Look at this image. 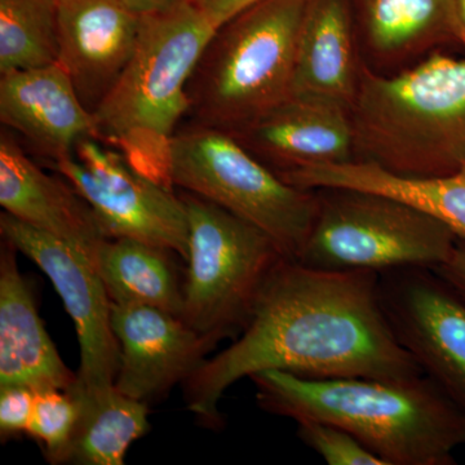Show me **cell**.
I'll list each match as a JSON object with an SVG mask.
<instances>
[{"mask_svg":"<svg viewBox=\"0 0 465 465\" xmlns=\"http://www.w3.org/2000/svg\"><path fill=\"white\" fill-rule=\"evenodd\" d=\"M266 370L311 379L423 375L391 331L378 272L321 271L290 259L269 275L235 341L183 382L186 406L204 424L222 425L225 391Z\"/></svg>","mask_w":465,"mask_h":465,"instance_id":"cell-1","label":"cell"},{"mask_svg":"<svg viewBox=\"0 0 465 465\" xmlns=\"http://www.w3.org/2000/svg\"><path fill=\"white\" fill-rule=\"evenodd\" d=\"M250 379L264 411L341 427L385 465H454L465 445V411L424 374L311 379L266 370Z\"/></svg>","mask_w":465,"mask_h":465,"instance_id":"cell-2","label":"cell"},{"mask_svg":"<svg viewBox=\"0 0 465 465\" xmlns=\"http://www.w3.org/2000/svg\"><path fill=\"white\" fill-rule=\"evenodd\" d=\"M356 161L407 177L465 166V58L434 54L396 76L360 70L351 106Z\"/></svg>","mask_w":465,"mask_h":465,"instance_id":"cell-3","label":"cell"},{"mask_svg":"<svg viewBox=\"0 0 465 465\" xmlns=\"http://www.w3.org/2000/svg\"><path fill=\"white\" fill-rule=\"evenodd\" d=\"M216 30L191 0L143 16L133 57L92 112L96 139L168 186V145L191 110L189 84Z\"/></svg>","mask_w":465,"mask_h":465,"instance_id":"cell-4","label":"cell"},{"mask_svg":"<svg viewBox=\"0 0 465 465\" xmlns=\"http://www.w3.org/2000/svg\"><path fill=\"white\" fill-rule=\"evenodd\" d=\"M309 0H259L216 30L189 84L198 124L235 133L289 99Z\"/></svg>","mask_w":465,"mask_h":465,"instance_id":"cell-5","label":"cell"},{"mask_svg":"<svg viewBox=\"0 0 465 465\" xmlns=\"http://www.w3.org/2000/svg\"><path fill=\"white\" fill-rule=\"evenodd\" d=\"M170 185L219 204L266 232L284 258L298 260L316 219V191L281 179L220 128L176 133L166 158Z\"/></svg>","mask_w":465,"mask_h":465,"instance_id":"cell-6","label":"cell"},{"mask_svg":"<svg viewBox=\"0 0 465 465\" xmlns=\"http://www.w3.org/2000/svg\"><path fill=\"white\" fill-rule=\"evenodd\" d=\"M318 206L296 262L321 271H372L448 262L459 238L448 225L382 193L316 189Z\"/></svg>","mask_w":465,"mask_h":465,"instance_id":"cell-7","label":"cell"},{"mask_svg":"<svg viewBox=\"0 0 465 465\" xmlns=\"http://www.w3.org/2000/svg\"><path fill=\"white\" fill-rule=\"evenodd\" d=\"M180 195L189 223L182 318L217 342L237 338L265 281L286 258L258 226L200 195Z\"/></svg>","mask_w":465,"mask_h":465,"instance_id":"cell-8","label":"cell"},{"mask_svg":"<svg viewBox=\"0 0 465 465\" xmlns=\"http://www.w3.org/2000/svg\"><path fill=\"white\" fill-rule=\"evenodd\" d=\"M50 167L81 195L106 238L145 242L188 258L189 223L182 195L134 166L124 153L90 136Z\"/></svg>","mask_w":465,"mask_h":465,"instance_id":"cell-9","label":"cell"},{"mask_svg":"<svg viewBox=\"0 0 465 465\" xmlns=\"http://www.w3.org/2000/svg\"><path fill=\"white\" fill-rule=\"evenodd\" d=\"M382 311L397 341L465 411V299L434 269L379 273Z\"/></svg>","mask_w":465,"mask_h":465,"instance_id":"cell-10","label":"cell"},{"mask_svg":"<svg viewBox=\"0 0 465 465\" xmlns=\"http://www.w3.org/2000/svg\"><path fill=\"white\" fill-rule=\"evenodd\" d=\"M0 232L3 240L50 278L74 322L81 356L75 387L87 391L113 387L119 361L112 326L113 302L94 260L73 244L7 213L0 215Z\"/></svg>","mask_w":465,"mask_h":465,"instance_id":"cell-11","label":"cell"},{"mask_svg":"<svg viewBox=\"0 0 465 465\" xmlns=\"http://www.w3.org/2000/svg\"><path fill=\"white\" fill-rule=\"evenodd\" d=\"M112 326L119 347L115 388L148 405L188 381L219 344L182 317L146 305L113 302Z\"/></svg>","mask_w":465,"mask_h":465,"instance_id":"cell-12","label":"cell"},{"mask_svg":"<svg viewBox=\"0 0 465 465\" xmlns=\"http://www.w3.org/2000/svg\"><path fill=\"white\" fill-rule=\"evenodd\" d=\"M142 17L118 0L57 3V63L91 113L133 57Z\"/></svg>","mask_w":465,"mask_h":465,"instance_id":"cell-13","label":"cell"},{"mask_svg":"<svg viewBox=\"0 0 465 465\" xmlns=\"http://www.w3.org/2000/svg\"><path fill=\"white\" fill-rule=\"evenodd\" d=\"M232 134L246 137L255 148L250 152L273 163L278 176L305 164L344 163L356 155L351 110L329 101L289 97Z\"/></svg>","mask_w":465,"mask_h":465,"instance_id":"cell-14","label":"cell"},{"mask_svg":"<svg viewBox=\"0 0 465 465\" xmlns=\"http://www.w3.org/2000/svg\"><path fill=\"white\" fill-rule=\"evenodd\" d=\"M0 119L50 161L72 154L85 137H96L94 115L58 63L2 74Z\"/></svg>","mask_w":465,"mask_h":465,"instance_id":"cell-15","label":"cell"},{"mask_svg":"<svg viewBox=\"0 0 465 465\" xmlns=\"http://www.w3.org/2000/svg\"><path fill=\"white\" fill-rule=\"evenodd\" d=\"M58 176L45 173L26 157L11 134L2 133L0 204L5 213L73 244L94 262L108 238L87 202Z\"/></svg>","mask_w":465,"mask_h":465,"instance_id":"cell-16","label":"cell"},{"mask_svg":"<svg viewBox=\"0 0 465 465\" xmlns=\"http://www.w3.org/2000/svg\"><path fill=\"white\" fill-rule=\"evenodd\" d=\"M16 249L0 250V387L67 391L76 374L61 360L45 331L32 290L18 269Z\"/></svg>","mask_w":465,"mask_h":465,"instance_id":"cell-17","label":"cell"},{"mask_svg":"<svg viewBox=\"0 0 465 465\" xmlns=\"http://www.w3.org/2000/svg\"><path fill=\"white\" fill-rule=\"evenodd\" d=\"M347 0H309L300 25L290 97L351 110L358 87Z\"/></svg>","mask_w":465,"mask_h":465,"instance_id":"cell-18","label":"cell"},{"mask_svg":"<svg viewBox=\"0 0 465 465\" xmlns=\"http://www.w3.org/2000/svg\"><path fill=\"white\" fill-rule=\"evenodd\" d=\"M280 177L309 191L345 188L391 195L440 220L465 241V166L445 176L407 177L370 162L351 161L305 164Z\"/></svg>","mask_w":465,"mask_h":465,"instance_id":"cell-19","label":"cell"},{"mask_svg":"<svg viewBox=\"0 0 465 465\" xmlns=\"http://www.w3.org/2000/svg\"><path fill=\"white\" fill-rule=\"evenodd\" d=\"M78 403L74 433L63 464L122 465L131 445L150 430L149 405L113 387L67 390Z\"/></svg>","mask_w":465,"mask_h":465,"instance_id":"cell-20","label":"cell"},{"mask_svg":"<svg viewBox=\"0 0 465 465\" xmlns=\"http://www.w3.org/2000/svg\"><path fill=\"white\" fill-rule=\"evenodd\" d=\"M170 253L145 242L108 238L94 264L114 304L146 305L182 317L183 286Z\"/></svg>","mask_w":465,"mask_h":465,"instance_id":"cell-21","label":"cell"},{"mask_svg":"<svg viewBox=\"0 0 465 465\" xmlns=\"http://www.w3.org/2000/svg\"><path fill=\"white\" fill-rule=\"evenodd\" d=\"M362 5L367 39L379 54H409L448 42L465 47L455 0H362Z\"/></svg>","mask_w":465,"mask_h":465,"instance_id":"cell-22","label":"cell"},{"mask_svg":"<svg viewBox=\"0 0 465 465\" xmlns=\"http://www.w3.org/2000/svg\"><path fill=\"white\" fill-rule=\"evenodd\" d=\"M58 60L54 0H0V74L36 69Z\"/></svg>","mask_w":465,"mask_h":465,"instance_id":"cell-23","label":"cell"},{"mask_svg":"<svg viewBox=\"0 0 465 465\" xmlns=\"http://www.w3.org/2000/svg\"><path fill=\"white\" fill-rule=\"evenodd\" d=\"M78 403L69 391H35L27 436L38 440L52 464H63L78 421Z\"/></svg>","mask_w":465,"mask_h":465,"instance_id":"cell-24","label":"cell"},{"mask_svg":"<svg viewBox=\"0 0 465 465\" xmlns=\"http://www.w3.org/2000/svg\"><path fill=\"white\" fill-rule=\"evenodd\" d=\"M298 437L330 465H385L356 437L336 425L318 420H300Z\"/></svg>","mask_w":465,"mask_h":465,"instance_id":"cell-25","label":"cell"},{"mask_svg":"<svg viewBox=\"0 0 465 465\" xmlns=\"http://www.w3.org/2000/svg\"><path fill=\"white\" fill-rule=\"evenodd\" d=\"M35 391L23 385L0 387V436L3 440L27 433L32 421Z\"/></svg>","mask_w":465,"mask_h":465,"instance_id":"cell-26","label":"cell"},{"mask_svg":"<svg viewBox=\"0 0 465 465\" xmlns=\"http://www.w3.org/2000/svg\"><path fill=\"white\" fill-rule=\"evenodd\" d=\"M216 29L259 0H191Z\"/></svg>","mask_w":465,"mask_h":465,"instance_id":"cell-27","label":"cell"},{"mask_svg":"<svg viewBox=\"0 0 465 465\" xmlns=\"http://www.w3.org/2000/svg\"><path fill=\"white\" fill-rule=\"evenodd\" d=\"M465 299V241L458 240L448 262L434 268Z\"/></svg>","mask_w":465,"mask_h":465,"instance_id":"cell-28","label":"cell"},{"mask_svg":"<svg viewBox=\"0 0 465 465\" xmlns=\"http://www.w3.org/2000/svg\"><path fill=\"white\" fill-rule=\"evenodd\" d=\"M118 2L139 16H150V15L171 11L189 0H118Z\"/></svg>","mask_w":465,"mask_h":465,"instance_id":"cell-29","label":"cell"},{"mask_svg":"<svg viewBox=\"0 0 465 465\" xmlns=\"http://www.w3.org/2000/svg\"><path fill=\"white\" fill-rule=\"evenodd\" d=\"M457 2V11L459 20H460L461 26L465 33V0H455Z\"/></svg>","mask_w":465,"mask_h":465,"instance_id":"cell-30","label":"cell"},{"mask_svg":"<svg viewBox=\"0 0 465 465\" xmlns=\"http://www.w3.org/2000/svg\"><path fill=\"white\" fill-rule=\"evenodd\" d=\"M54 2L57 5V3L63 2V0H54Z\"/></svg>","mask_w":465,"mask_h":465,"instance_id":"cell-31","label":"cell"}]
</instances>
